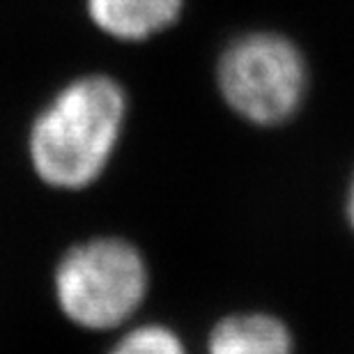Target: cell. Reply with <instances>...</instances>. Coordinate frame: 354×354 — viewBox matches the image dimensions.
<instances>
[{
    "label": "cell",
    "instance_id": "obj_1",
    "mask_svg": "<svg viewBox=\"0 0 354 354\" xmlns=\"http://www.w3.org/2000/svg\"><path fill=\"white\" fill-rule=\"evenodd\" d=\"M124 111V90L111 76L90 74L72 81L35 120L30 131L35 173L51 187H88L109 164Z\"/></svg>",
    "mask_w": 354,
    "mask_h": 354
},
{
    "label": "cell",
    "instance_id": "obj_2",
    "mask_svg": "<svg viewBox=\"0 0 354 354\" xmlns=\"http://www.w3.org/2000/svg\"><path fill=\"white\" fill-rule=\"evenodd\" d=\"M216 81L232 113L256 127L292 120L308 88L299 48L274 32H251L232 41L218 60Z\"/></svg>",
    "mask_w": 354,
    "mask_h": 354
},
{
    "label": "cell",
    "instance_id": "obj_3",
    "mask_svg": "<svg viewBox=\"0 0 354 354\" xmlns=\"http://www.w3.org/2000/svg\"><path fill=\"white\" fill-rule=\"evenodd\" d=\"M147 290L143 258L120 239H95L62 258L55 274L58 304L69 320L86 329L122 324Z\"/></svg>",
    "mask_w": 354,
    "mask_h": 354
},
{
    "label": "cell",
    "instance_id": "obj_4",
    "mask_svg": "<svg viewBox=\"0 0 354 354\" xmlns=\"http://www.w3.org/2000/svg\"><path fill=\"white\" fill-rule=\"evenodd\" d=\"M90 24L118 41H147L182 17L184 0H83Z\"/></svg>",
    "mask_w": 354,
    "mask_h": 354
},
{
    "label": "cell",
    "instance_id": "obj_5",
    "mask_svg": "<svg viewBox=\"0 0 354 354\" xmlns=\"http://www.w3.org/2000/svg\"><path fill=\"white\" fill-rule=\"evenodd\" d=\"M207 354H295V338L276 315H230L212 329Z\"/></svg>",
    "mask_w": 354,
    "mask_h": 354
},
{
    "label": "cell",
    "instance_id": "obj_6",
    "mask_svg": "<svg viewBox=\"0 0 354 354\" xmlns=\"http://www.w3.org/2000/svg\"><path fill=\"white\" fill-rule=\"evenodd\" d=\"M109 354H187V350L171 329L150 324V327H138L120 338Z\"/></svg>",
    "mask_w": 354,
    "mask_h": 354
},
{
    "label": "cell",
    "instance_id": "obj_7",
    "mask_svg": "<svg viewBox=\"0 0 354 354\" xmlns=\"http://www.w3.org/2000/svg\"><path fill=\"white\" fill-rule=\"evenodd\" d=\"M345 214H348V223L354 232V175L350 180V187H348V198H345Z\"/></svg>",
    "mask_w": 354,
    "mask_h": 354
}]
</instances>
